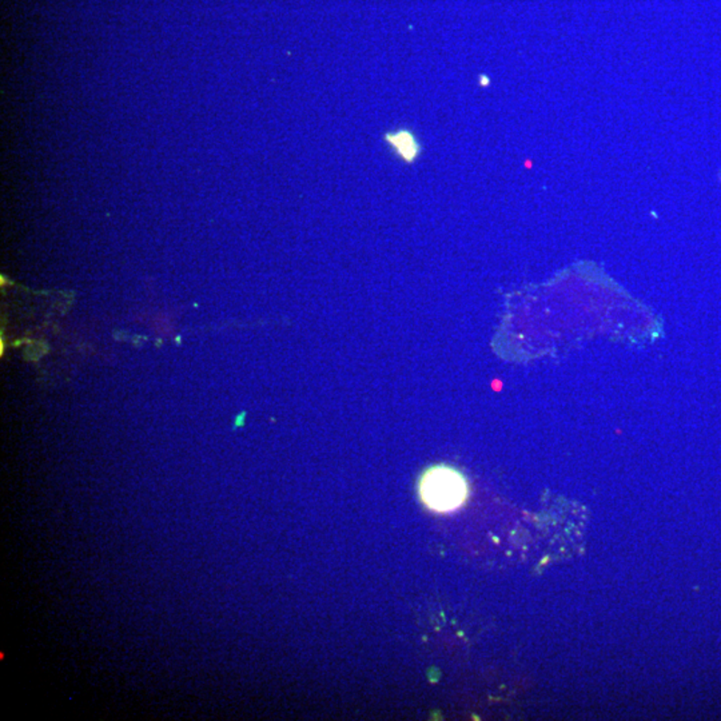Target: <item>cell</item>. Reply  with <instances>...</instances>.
Instances as JSON below:
<instances>
[{"label": "cell", "mask_w": 721, "mask_h": 721, "mask_svg": "<svg viewBox=\"0 0 721 721\" xmlns=\"http://www.w3.org/2000/svg\"><path fill=\"white\" fill-rule=\"evenodd\" d=\"M422 501L435 511H452L460 508L468 497L465 477L451 466H433L422 474Z\"/></svg>", "instance_id": "obj_1"}, {"label": "cell", "mask_w": 721, "mask_h": 721, "mask_svg": "<svg viewBox=\"0 0 721 721\" xmlns=\"http://www.w3.org/2000/svg\"><path fill=\"white\" fill-rule=\"evenodd\" d=\"M385 142L405 164H415L422 151L417 136L407 128H399V130L388 133L385 136Z\"/></svg>", "instance_id": "obj_2"}]
</instances>
